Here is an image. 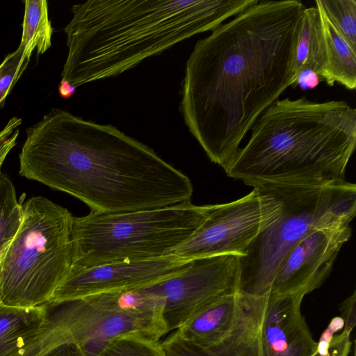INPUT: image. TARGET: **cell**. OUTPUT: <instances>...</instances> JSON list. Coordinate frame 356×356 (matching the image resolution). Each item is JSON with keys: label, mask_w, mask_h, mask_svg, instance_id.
I'll return each mask as SVG.
<instances>
[{"label": "cell", "mask_w": 356, "mask_h": 356, "mask_svg": "<svg viewBox=\"0 0 356 356\" xmlns=\"http://www.w3.org/2000/svg\"><path fill=\"white\" fill-rule=\"evenodd\" d=\"M305 8L298 0L259 1L195 44L180 112L224 170L259 118L296 87L294 53Z\"/></svg>", "instance_id": "1"}, {"label": "cell", "mask_w": 356, "mask_h": 356, "mask_svg": "<svg viewBox=\"0 0 356 356\" xmlns=\"http://www.w3.org/2000/svg\"><path fill=\"white\" fill-rule=\"evenodd\" d=\"M19 174L115 213L191 201V179L112 124L53 108L29 127Z\"/></svg>", "instance_id": "2"}, {"label": "cell", "mask_w": 356, "mask_h": 356, "mask_svg": "<svg viewBox=\"0 0 356 356\" xmlns=\"http://www.w3.org/2000/svg\"><path fill=\"white\" fill-rule=\"evenodd\" d=\"M258 0H89L65 27L61 80L77 88L116 76L196 34L213 31Z\"/></svg>", "instance_id": "3"}, {"label": "cell", "mask_w": 356, "mask_h": 356, "mask_svg": "<svg viewBox=\"0 0 356 356\" xmlns=\"http://www.w3.org/2000/svg\"><path fill=\"white\" fill-rule=\"evenodd\" d=\"M225 170L247 185L345 181L356 145V110L344 101L278 99L256 121Z\"/></svg>", "instance_id": "4"}, {"label": "cell", "mask_w": 356, "mask_h": 356, "mask_svg": "<svg viewBox=\"0 0 356 356\" xmlns=\"http://www.w3.org/2000/svg\"><path fill=\"white\" fill-rule=\"evenodd\" d=\"M259 186L270 191L282 208L278 218L238 257L237 292L257 297L270 293L281 261L300 240L318 229L350 225L356 213V186L346 181L326 186Z\"/></svg>", "instance_id": "5"}, {"label": "cell", "mask_w": 356, "mask_h": 356, "mask_svg": "<svg viewBox=\"0 0 356 356\" xmlns=\"http://www.w3.org/2000/svg\"><path fill=\"white\" fill-rule=\"evenodd\" d=\"M44 305L42 323L20 350V356H41L63 343H74L85 356H96L110 341L122 335L159 340L168 333L161 305L142 288Z\"/></svg>", "instance_id": "6"}, {"label": "cell", "mask_w": 356, "mask_h": 356, "mask_svg": "<svg viewBox=\"0 0 356 356\" xmlns=\"http://www.w3.org/2000/svg\"><path fill=\"white\" fill-rule=\"evenodd\" d=\"M208 205L191 201L151 209L73 217V267L145 260L172 254L197 229Z\"/></svg>", "instance_id": "7"}, {"label": "cell", "mask_w": 356, "mask_h": 356, "mask_svg": "<svg viewBox=\"0 0 356 356\" xmlns=\"http://www.w3.org/2000/svg\"><path fill=\"white\" fill-rule=\"evenodd\" d=\"M20 227L0 256L1 302L32 307L48 302L72 266L73 216L47 197L22 204Z\"/></svg>", "instance_id": "8"}, {"label": "cell", "mask_w": 356, "mask_h": 356, "mask_svg": "<svg viewBox=\"0 0 356 356\" xmlns=\"http://www.w3.org/2000/svg\"><path fill=\"white\" fill-rule=\"evenodd\" d=\"M281 208L279 200L263 186L235 201L208 205L200 225L172 254L188 260L243 256L252 241L278 218Z\"/></svg>", "instance_id": "9"}, {"label": "cell", "mask_w": 356, "mask_h": 356, "mask_svg": "<svg viewBox=\"0 0 356 356\" xmlns=\"http://www.w3.org/2000/svg\"><path fill=\"white\" fill-rule=\"evenodd\" d=\"M238 257L222 254L193 259L181 272L142 287L161 303L168 332L180 327L215 299L237 292Z\"/></svg>", "instance_id": "10"}, {"label": "cell", "mask_w": 356, "mask_h": 356, "mask_svg": "<svg viewBox=\"0 0 356 356\" xmlns=\"http://www.w3.org/2000/svg\"><path fill=\"white\" fill-rule=\"evenodd\" d=\"M191 261L171 254L151 259L117 261L90 267L72 266L49 302L142 288L181 272Z\"/></svg>", "instance_id": "11"}, {"label": "cell", "mask_w": 356, "mask_h": 356, "mask_svg": "<svg viewBox=\"0 0 356 356\" xmlns=\"http://www.w3.org/2000/svg\"><path fill=\"white\" fill-rule=\"evenodd\" d=\"M350 225L316 229L300 240L281 261L270 294H306L328 277L342 247L351 236Z\"/></svg>", "instance_id": "12"}, {"label": "cell", "mask_w": 356, "mask_h": 356, "mask_svg": "<svg viewBox=\"0 0 356 356\" xmlns=\"http://www.w3.org/2000/svg\"><path fill=\"white\" fill-rule=\"evenodd\" d=\"M268 295L257 297L238 293L234 325L217 343L200 347L173 333L161 343L165 352L168 356H262L261 327Z\"/></svg>", "instance_id": "13"}, {"label": "cell", "mask_w": 356, "mask_h": 356, "mask_svg": "<svg viewBox=\"0 0 356 356\" xmlns=\"http://www.w3.org/2000/svg\"><path fill=\"white\" fill-rule=\"evenodd\" d=\"M304 295H268L261 327L262 356H311L316 341L301 313Z\"/></svg>", "instance_id": "14"}, {"label": "cell", "mask_w": 356, "mask_h": 356, "mask_svg": "<svg viewBox=\"0 0 356 356\" xmlns=\"http://www.w3.org/2000/svg\"><path fill=\"white\" fill-rule=\"evenodd\" d=\"M238 303V292L219 297L203 307L174 333L200 347L214 344L232 329Z\"/></svg>", "instance_id": "15"}, {"label": "cell", "mask_w": 356, "mask_h": 356, "mask_svg": "<svg viewBox=\"0 0 356 356\" xmlns=\"http://www.w3.org/2000/svg\"><path fill=\"white\" fill-rule=\"evenodd\" d=\"M323 33V70L321 80L330 86L337 82L348 90L356 88V49L340 35L317 5Z\"/></svg>", "instance_id": "16"}, {"label": "cell", "mask_w": 356, "mask_h": 356, "mask_svg": "<svg viewBox=\"0 0 356 356\" xmlns=\"http://www.w3.org/2000/svg\"><path fill=\"white\" fill-rule=\"evenodd\" d=\"M44 305L17 307L0 305V356H12L22 348L40 326Z\"/></svg>", "instance_id": "17"}, {"label": "cell", "mask_w": 356, "mask_h": 356, "mask_svg": "<svg viewBox=\"0 0 356 356\" xmlns=\"http://www.w3.org/2000/svg\"><path fill=\"white\" fill-rule=\"evenodd\" d=\"M293 67L297 79L302 72L312 70L321 81L323 70V33L320 13L316 6L305 8L302 12Z\"/></svg>", "instance_id": "18"}, {"label": "cell", "mask_w": 356, "mask_h": 356, "mask_svg": "<svg viewBox=\"0 0 356 356\" xmlns=\"http://www.w3.org/2000/svg\"><path fill=\"white\" fill-rule=\"evenodd\" d=\"M24 4L22 33L18 48L30 60L35 49L40 55L51 46L52 27L49 19L47 1L26 0Z\"/></svg>", "instance_id": "19"}, {"label": "cell", "mask_w": 356, "mask_h": 356, "mask_svg": "<svg viewBox=\"0 0 356 356\" xmlns=\"http://www.w3.org/2000/svg\"><path fill=\"white\" fill-rule=\"evenodd\" d=\"M23 218L22 204L17 199L10 178L0 173V255L3 254L17 234Z\"/></svg>", "instance_id": "20"}, {"label": "cell", "mask_w": 356, "mask_h": 356, "mask_svg": "<svg viewBox=\"0 0 356 356\" xmlns=\"http://www.w3.org/2000/svg\"><path fill=\"white\" fill-rule=\"evenodd\" d=\"M315 3L350 47L356 49V1L316 0Z\"/></svg>", "instance_id": "21"}, {"label": "cell", "mask_w": 356, "mask_h": 356, "mask_svg": "<svg viewBox=\"0 0 356 356\" xmlns=\"http://www.w3.org/2000/svg\"><path fill=\"white\" fill-rule=\"evenodd\" d=\"M96 356H168L159 340L129 334L118 337Z\"/></svg>", "instance_id": "22"}, {"label": "cell", "mask_w": 356, "mask_h": 356, "mask_svg": "<svg viewBox=\"0 0 356 356\" xmlns=\"http://www.w3.org/2000/svg\"><path fill=\"white\" fill-rule=\"evenodd\" d=\"M29 60L24 51L17 48L8 54L0 64V108L27 67Z\"/></svg>", "instance_id": "23"}, {"label": "cell", "mask_w": 356, "mask_h": 356, "mask_svg": "<svg viewBox=\"0 0 356 356\" xmlns=\"http://www.w3.org/2000/svg\"><path fill=\"white\" fill-rule=\"evenodd\" d=\"M336 330L329 325L323 333L316 350L311 356H348L352 342L350 335L343 333L334 334Z\"/></svg>", "instance_id": "24"}, {"label": "cell", "mask_w": 356, "mask_h": 356, "mask_svg": "<svg viewBox=\"0 0 356 356\" xmlns=\"http://www.w3.org/2000/svg\"><path fill=\"white\" fill-rule=\"evenodd\" d=\"M22 119L17 117L12 118L0 131V173L1 168L7 155L16 145L19 135V126Z\"/></svg>", "instance_id": "25"}, {"label": "cell", "mask_w": 356, "mask_h": 356, "mask_svg": "<svg viewBox=\"0 0 356 356\" xmlns=\"http://www.w3.org/2000/svg\"><path fill=\"white\" fill-rule=\"evenodd\" d=\"M356 291L346 298L339 306L341 318L343 321L342 332L350 335L356 323Z\"/></svg>", "instance_id": "26"}, {"label": "cell", "mask_w": 356, "mask_h": 356, "mask_svg": "<svg viewBox=\"0 0 356 356\" xmlns=\"http://www.w3.org/2000/svg\"><path fill=\"white\" fill-rule=\"evenodd\" d=\"M41 356H85L74 343H63L47 350Z\"/></svg>", "instance_id": "27"}, {"label": "cell", "mask_w": 356, "mask_h": 356, "mask_svg": "<svg viewBox=\"0 0 356 356\" xmlns=\"http://www.w3.org/2000/svg\"><path fill=\"white\" fill-rule=\"evenodd\" d=\"M319 81L320 79L315 72L312 70H305L299 74L296 86L300 85L303 89H312L318 84Z\"/></svg>", "instance_id": "28"}, {"label": "cell", "mask_w": 356, "mask_h": 356, "mask_svg": "<svg viewBox=\"0 0 356 356\" xmlns=\"http://www.w3.org/2000/svg\"><path fill=\"white\" fill-rule=\"evenodd\" d=\"M76 88L67 81L61 80L58 86V92L63 98L68 99L74 95Z\"/></svg>", "instance_id": "29"}, {"label": "cell", "mask_w": 356, "mask_h": 356, "mask_svg": "<svg viewBox=\"0 0 356 356\" xmlns=\"http://www.w3.org/2000/svg\"><path fill=\"white\" fill-rule=\"evenodd\" d=\"M1 304H2V302H1V279H0V305H1Z\"/></svg>", "instance_id": "30"}]
</instances>
